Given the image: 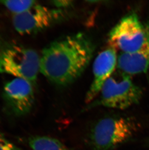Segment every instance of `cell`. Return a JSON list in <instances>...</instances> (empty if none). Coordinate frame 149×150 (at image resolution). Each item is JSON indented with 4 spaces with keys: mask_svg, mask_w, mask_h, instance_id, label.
<instances>
[{
    "mask_svg": "<svg viewBox=\"0 0 149 150\" xmlns=\"http://www.w3.org/2000/svg\"><path fill=\"white\" fill-rule=\"evenodd\" d=\"M119 70L131 76L149 69V29L147 41L142 48L133 53H121L118 57Z\"/></svg>",
    "mask_w": 149,
    "mask_h": 150,
    "instance_id": "9c48e42d",
    "label": "cell"
},
{
    "mask_svg": "<svg viewBox=\"0 0 149 150\" xmlns=\"http://www.w3.org/2000/svg\"><path fill=\"white\" fill-rule=\"evenodd\" d=\"M53 3V4L58 8L60 7H67L71 5V4L72 3L71 1H52Z\"/></svg>",
    "mask_w": 149,
    "mask_h": 150,
    "instance_id": "4fadbf2b",
    "label": "cell"
},
{
    "mask_svg": "<svg viewBox=\"0 0 149 150\" xmlns=\"http://www.w3.org/2000/svg\"><path fill=\"white\" fill-rule=\"evenodd\" d=\"M142 95V89L133 82L131 76L119 70L105 81L90 108L102 106L127 109L138 103Z\"/></svg>",
    "mask_w": 149,
    "mask_h": 150,
    "instance_id": "3957f363",
    "label": "cell"
},
{
    "mask_svg": "<svg viewBox=\"0 0 149 150\" xmlns=\"http://www.w3.org/2000/svg\"><path fill=\"white\" fill-rule=\"evenodd\" d=\"M136 129L135 120L129 117H103L93 126L88 140L94 150H114L130 140Z\"/></svg>",
    "mask_w": 149,
    "mask_h": 150,
    "instance_id": "277c9868",
    "label": "cell"
},
{
    "mask_svg": "<svg viewBox=\"0 0 149 150\" xmlns=\"http://www.w3.org/2000/svg\"><path fill=\"white\" fill-rule=\"evenodd\" d=\"M40 58L32 49L0 40V74L22 78L35 85L40 72Z\"/></svg>",
    "mask_w": 149,
    "mask_h": 150,
    "instance_id": "7a4b0ae2",
    "label": "cell"
},
{
    "mask_svg": "<svg viewBox=\"0 0 149 150\" xmlns=\"http://www.w3.org/2000/svg\"><path fill=\"white\" fill-rule=\"evenodd\" d=\"M147 144L148 145V147H149V137H148V139L147 140Z\"/></svg>",
    "mask_w": 149,
    "mask_h": 150,
    "instance_id": "5bb4252c",
    "label": "cell"
},
{
    "mask_svg": "<svg viewBox=\"0 0 149 150\" xmlns=\"http://www.w3.org/2000/svg\"><path fill=\"white\" fill-rule=\"evenodd\" d=\"M35 1H0V4L8 9L13 15L20 14L26 11L37 4Z\"/></svg>",
    "mask_w": 149,
    "mask_h": 150,
    "instance_id": "8fae6325",
    "label": "cell"
},
{
    "mask_svg": "<svg viewBox=\"0 0 149 150\" xmlns=\"http://www.w3.org/2000/svg\"><path fill=\"white\" fill-rule=\"evenodd\" d=\"M60 16L59 10L37 3L26 11L13 15L12 23L18 33L22 35H32L50 27Z\"/></svg>",
    "mask_w": 149,
    "mask_h": 150,
    "instance_id": "8992f818",
    "label": "cell"
},
{
    "mask_svg": "<svg viewBox=\"0 0 149 150\" xmlns=\"http://www.w3.org/2000/svg\"><path fill=\"white\" fill-rule=\"evenodd\" d=\"M94 44L82 33L51 43L40 56V72L55 85L65 86L77 79L90 63Z\"/></svg>",
    "mask_w": 149,
    "mask_h": 150,
    "instance_id": "6da1fadb",
    "label": "cell"
},
{
    "mask_svg": "<svg viewBox=\"0 0 149 150\" xmlns=\"http://www.w3.org/2000/svg\"><path fill=\"white\" fill-rule=\"evenodd\" d=\"M29 144L32 150H69L59 140L48 136L30 137Z\"/></svg>",
    "mask_w": 149,
    "mask_h": 150,
    "instance_id": "30bf717a",
    "label": "cell"
},
{
    "mask_svg": "<svg viewBox=\"0 0 149 150\" xmlns=\"http://www.w3.org/2000/svg\"><path fill=\"white\" fill-rule=\"evenodd\" d=\"M116 50L110 47L100 52L93 64V81L86 96V102L90 103L98 95L102 87L113 72L117 65Z\"/></svg>",
    "mask_w": 149,
    "mask_h": 150,
    "instance_id": "ba28073f",
    "label": "cell"
},
{
    "mask_svg": "<svg viewBox=\"0 0 149 150\" xmlns=\"http://www.w3.org/2000/svg\"><path fill=\"white\" fill-rule=\"evenodd\" d=\"M0 150H21L0 132Z\"/></svg>",
    "mask_w": 149,
    "mask_h": 150,
    "instance_id": "7c38bea8",
    "label": "cell"
},
{
    "mask_svg": "<svg viewBox=\"0 0 149 150\" xmlns=\"http://www.w3.org/2000/svg\"><path fill=\"white\" fill-rule=\"evenodd\" d=\"M34 85L22 78H15L4 83L3 99L7 108L16 116H23L32 109L35 102Z\"/></svg>",
    "mask_w": 149,
    "mask_h": 150,
    "instance_id": "52a82bcc",
    "label": "cell"
},
{
    "mask_svg": "<svg viewBox=\"0 0 149 150\" xmlns=\"http://www.w3.org/2000/svg\"><path fill=\"white\" fill-rule=\"evenodd\" d=\"M148 27L143 24L138 15L130 13L123 17L113 28L108 35L110 46L122 53H133L139 51L148 39Z\"/></svg>",
    "mask_w": 149,
    "mask_h": 150,
    "instance_id": "5b68a950",
    "label": "cell"
}]
</instances>
